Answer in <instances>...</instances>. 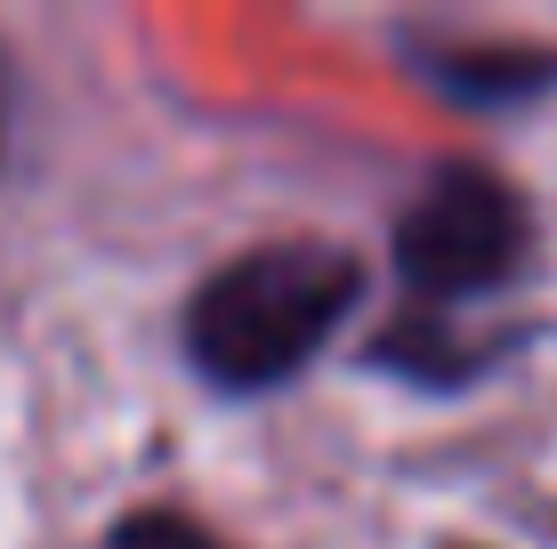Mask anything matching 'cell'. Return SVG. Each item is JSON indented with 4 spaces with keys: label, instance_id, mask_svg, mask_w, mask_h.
<instances>
[{
    "label": "cell",
    "instance_id": "3957f363",
    "mask_svg": "<svg viewBox=\"0 0 557 549\" xmlns=\"http://www.w3.org/2000/svg\"><path fill=\"white\" fill-rule=\"evenodd\" d=\"M420 65L460 105H525L557 89V49L542 41H445V49H420Z\"/></svg>",
    "mask_w": 557,
    "mask_h": 549
},
{
    "label": "cell",
    "instance_id": "5b68a950",
    "mask_svg": "<svg viewBox=\"0 0 557 549\" xmlns=\"http://www.w3.org/2000/svg\"><path fill=\"white\" fill-rule=\"evenodd\" d=\"M106 549H235V541L210 534V525L186 517V509H129V517H113Z\"/></svg>",
    "mask_w": 557,
    "mask_h": 549
},
{
    "label": "cell",
    "instance_id": "7a4b0ae2",
    "mask_svg": "<svg viewBox=\"0 0 557 549\" xmlns=\"http://www.w3.org/2000/svg\"><path fill=\"white\" fill-rule=\"evenodd\" d=\"M525 259H533V211L502 170H485V162H453L396 219V275L429 308L509 291L525 275Z\"/></svg>",
    "mask_w": 557,
    "mask_h": 549
},
{
    "label": "cell",
    "instance_id": "277c9868",
    "mask_svg": "<svg viewBox=\"0 0 557 549\" xmlns=\"http://www.w3.org/2000/svg\"><path fill=\"white\" fill-rule=\"evenodd\" d=\"M372 355H380V364H396V372H412V380H429V388H453V380H469L493 348L460 339L453 324H436V315H405L388 339H372Z\"/></svg>",
    "mask_w": 557,
    "mask_h": 549
},
{
    "label": "cell",
    "instance_id": "6da1fadb",
    "mask_svg": "<svg viewBox=\"0 0 557 549\" xmlns=\"http://www.w3.org/2000/svg\"><path fill=\"white\" fill-rule=\"evenodd\" d=\"M372 275L339 242H267L202 275L186 299V355L219 388H275L363 308Z\"/></svg>",
    "mask_w": 557,
    "mask_h": 549
}]
</instances>
